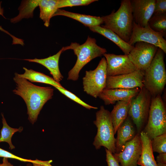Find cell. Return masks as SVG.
<instances>
[{
	"label": "cell",
	"instance_id": "24",
	"mask_svg": "<svg viewBox=\"0 0 166 166\" xmlns=\"http://www.w3.org/2000/svg\"><path fill=\"white\" fill-rule=\"evenodd\" d=\"M38 6V0L22 1L18 8L19 10L18 14L11 19V22L15 23L19 22L23 18H33L34 10Z\"/></svg>",
	"mask_w": 166,
	"mask_h": 166
},
{
	"label": "cell",
	"instance_id": "2",
	"mask_svg": "<svg viewBox=\"0 0 166 166\" xmlns=\"http://www.w3.org/2000/svg\"><path fill=\"white\" fill-rule=\"evenodd\" d=\"M104 25L101 26L110 30L126 42L129 41L133 28V19L131 1L122 0L116 11L102 17Z\"/></svg>",
	"mask_w": 166,
	"mask_h": 166
},
{
	"label": "cell",
	"instance_id": "17",
	"mask_svg": "<svg viewBox=\"0 0 166 166\" xmlns=\"http://www.w3.org/2000/svg\"><path fill=\"white\" fill-rule=\"evenodd\" d=\"M63 47L56 54L43 59H24L30 62L39 64L47 68L52 75L53 79L60 83L63 78L59 69V61L61 53L64 51Z\"/></svg>",
	"mask_w": 166,
	"mask_h": 166
},
{
	"label": "cell",
	"instance_id": "20",
	"mask_svg": "<svg viewBox=\"0 0 166 166\" xmlns=\"http://www.w3.org/2000/svg\"><path fill=\"white\" fill-rule=\"evenodd\" d=\"M132 100L126 101H117L110 113L115 134L119 127L128 116Z\"/></svg>",
	"mask_w": 166,
	"mask_h": 166
},
{
	"label": "cell",
	"instance_id": "3",
	"mask_svg": "<svg viewBox=\"0 0 166 166\" xmlns=\"http://www.w3.org/2000/svg\"><path fill=\"white\" fill-rule=\"evenodd\" d=\"M70 49L73 50L77 57L75 65L68 74L67 80L73 81L77 80L79 72L85 65L92 59L101 57L107 52L105 49L97 45L95 38L89 36L82 44L72 43L70 45L64 47V51Z\"/></svg>",
	"mask_w": 166,
	"mask_h": 166
},
{
	"label": "cell",
	"instance_id": "29",
	"mask_svg": "<svg viewBox=\"0 0 166 166\" xmlns=\"http://www.w3.org/2000/svg\"><path fill=\"white\" fill-rule=\"evenodd\" d=\"M97 0H58V7L87 6Z\"/></svg>",
	"mask_w": 166,
	"mask_h": 166
},
{
	"label": "cell",
	"instance_id": "23",
	"mask_svg": "<svg viewBox=\"0 0 166 166\" xmlns=\"http://www.w3.org/2000/svg\"><path fill=\"white\" fill-rule=\"evenodd\" d=\"M23 69L25 72L23 74H18V76L29 80L30 82H38L50 85L53 86L63 87L59 83L56 81L53 78L41 72L32 69H28L25 67Z\"/></svg>",
	"mask_w": 166,
	"mask_h": 166
},
{
	"label": "cell",
	"instance_id": "13",
	"mask_svg": "<svg viewBox=\"0 0 166 166\" xmlns=\"http://www.w3.org/2000/svg\"><path fill=\"white\" fill-rule=\"evenodd\" d=\"M106 61L107 76H114L128 74L136 70L128 56L105 53Z\"/></svg>",
	"mask_w": 166,
	"mask_h": 166
},
{
	"label": "cell",
	"instance_id": "6",
	"mask_svg": "<svg viewBox=\"0 0 166 166\" xmlns=\"http://www.w3.org/2000/svg\"><path fill=\"white\" fill-rule=\"evenodd\" d=\"M151 140L166 133V111L160 95L152 97L147 122L143 130Z\"/></svg>",
	"mask_w": 166,
	"mask_h": 166
},
{
	"label": "cell",
	"instance_id": "19",
	"mask_svg": "<svg viewBox=\"0 0 166 166\" xmlns=\"http://www.w3.org/2000/svg\"><path fill=\"white\" fill-rule=\"evenodd\" d=\"M89 28L92 31L100 34L113 42L125 55H128L133 47V46L124 41L118 35L110 30L101 26H92Z\"/></svg>",
	"mask_w": 166,
	"mask_h": 166
},
{
	"label": "cell",
	"instance_id": "32",
	"mask_svg": "<svg viewBox=\"0 0 166 166\" xmlns=\"http://www.w3.org/2000/svg\"><path fill=\"white\" fill-rule=\"evenodd\" d=\"M2 2V1L0 2V15H2V17L6 18L4 15L3 9L1 6ZM0 30L8 35H9L12 38L13 40V44H20L22 46L24 45V41L22 39L16 38L14 36L12 35L8 32L3 29L2 26H0Z\"/></svg>",
	"mask_w": 166,
	"mask_h": 166
},
{
	"label": "cell",
	"instance_id": "31",
	"mask_svg": "<svg viewBox=\"0 0 166 166\" xmlns=\"http://www.w3.org/2000/svg\"><path fill=\"white\" fill-rule=\"evenodd\" d=\"M166 14V0H155L153 15Z\"/></svg>",
	"mask_w": 166,
	"mask_h": 166
},
{
	"label": "cell",
	"instance_id": "16",
	"mask_svg": "<svg viewBox=\"0 0 166 166\" xmlns=\"http://www.w3.org/2000/svg\"><path fill=\"white\" fill-rule=\"evenodd\" d=\"M133 123L128 116L118 128L116 138V152L118 153L123 149L125 144L132 140L137 133Z\"/></svg>",
	"mask_w": 166,
	"mask_h": 166
},
{
	"label": "cell",
	"instance_id": "12",
	"mask_svg": "<svg viewBox=\"0 0 166 166\" xmlns=\"http://www.w3.org/2000/svg\"><path fill=\"white\" fill-rule=\"evenodd\" d=\"M142 150L140 135L137 133L132 140L125 144L121 152L113 154L121 166H137Z\"/></svg>",
	"mask_w": 166,
	"mask_h": 166
},
{
	"label": "cell",
	"instance_id": "4",
	"mask_svg": "<svg viewBox=\"0 0 166 166\" xmlns=\"http://www.w3.org/2000/svg\"><path fill=\"white\" fill-rule=\"evenodd\" d=\"M164 53L161 49L158 48L150 65L144 71V87L152 97L161 95L166 83Z\"/></svg>",
	"mask_w": 166,
	"mask_h": 166
},
{
	"label": "cell",
	"instance_id": "15",
	"mask_svg": "<svg viewBox=\"0 0 166 166\" xmlns=\"http://www.w3.org/2000/svg\"><path fill=\"white\" fill-rule=\"evenodd\" d=\"M140 90L138 88L131 89H104L98 97L106 105L113 104L118 101H126L131 100L137 95Z\"/></svg>",
	"mask_w": 166,
	"mask_h": 166
},
{
	"label": "cell",
	"instance_id": "30",
	"mask_svg": "<svg viewBox=\"0 0 166 166\" xmlns=\"http://www.w3.org/2000/svg\"><path fill=\"white\" fill-rule=\"evenodd\" d=\"M54 87L58 90L61 93L85 108L89 109H97V107L92 106L85 102L76 95L66 90L63 87L56 86H54Z\"/></svg>",
	"mask_w": 166,
	"mask_h": 166
},
{
	"label": "cell",
	"instance_id": "7",
	"mask_svg": "<svg viewBox=\"0 0 166 166\" xmlns=\"http://www.w3.org/2000/svg\"><path fill=\"white\" fill-rule=\"evenodd\" d=\"M152 98L150 93L143 87L131 100L128 116L135 125L138 133L143 130L147 122Z\"/></svg>",
	"mask_w": 166,
	"mask_h": 166
},
{
	"label": "cell",
	"instance_id": "26",
	"mask_svg": "<svg viewBox=\"0 0 166 166\" xmlns=\"http://www.w3.org/2000/svg\"><path fill=\"white\" fill-rule=\"evenodd\" d=\"M148 25L155 31L165 37L166 35V14L152 15L149 20Z\"/></svg>",
	"mask_w": 166,
	"mask_h": 166
},
{
	"label": "cell",
	"instance_id": "37",
	"mask_svg": "<svg viewBox=\"0 0 166 166\" xmlns=\"http://www.w3.org/2000/svg\"><path fill=\"white\" fill-rule=\"evenodd\" d=\"M32 165L33 166H43L36 164H33Z\"/></svg>",
	"mask_w": 166,
	"mask_h": 166
},
{
	"label": "cell",
	"instance_id": "8",
	"mask_svg": "<svg viewBox=\"0 0 166 166\" xmlns=\"http://www.w3.org/2000/svg\"><path fill=\"white\" fill-rule=\"evenodd\" d=\"M107 64L105 57L101 58L93 70L86 71L83 78L84 91L97 98L105 88L107 77Z\"/></svg>",
	"mask_w": 166,
	"mask_h": 166
},
{
	"label": "cell",
	"instance_id": "38",
	"mask_svg": "<svg viewBox=\"0 0 166 166\" xmlns=\"http://www.w3.org/2000/svg\"><path fill=\"white\" fill-rule=\"evenodd\" d=\"M19 166H23L20 165ZM26 166H33V165L31 164L30 163H28V164H27V165H26Z\"/></svg>",
	"mask_w": 166,
	"mask_h": 166
},
{
	"label": "cell",
	"instance_id": "25",
	"mask_svg": "<svg viewBox=\"0 0 166 166\" xmlns=\"http://www.w3.org/2000/svg\"><path fill=\"white\" fill-rule=\"evenodd\" d=\"M2 117L3 126L0 131V142H7L9 145V148L12 150L15 148L11 141L12 136L17 132H21L23 130V128L21 127L18 128H14L10 127L7 124L6 119L2 114Z\"/></svg>",
	"mask_w": 166,
	"mask_h": 166
},
{
	"label": "cell",
	"instance_id": "36",
	"mask_svg": "<svg viewBox=\"0 0 166 166\" xmlns=\"http://www.w3.org/2000/svg\"><path fill=\"white\" fill-rule=\"evenodd\" d=\"M157 166H166V164L157 163Z\"/></svg>",
	"mask_w": 166,
	"mask_h": 166
},
{
	"label": "cell",
	"instance_id": "10",
	"mask_svg": "<svg viewBox=\"0 0 166 166\" xmlns=\"http://www.w3.org/2000/svg\"><path fill=\"white\" fill-rule=\"evenodd\" d=\"M137 42L153 45L166 53V41L162 34L152 30L148 25L142 27L133 22L132 33L128 43L133 46Z\"/></svg>",
	"mask_w": 166,
	"mask_h": 166
},
{
	"label": "cell",
	"instance_id": "21",
	"mask_svg": "<svg viewBox=\"0 0 166 166\" xmlns=\"http://www.w3.org/2000/svg\"><path fill=\"white\" fill-rule=\"evenodd\" d=\"M57 15L63 16L72 18L89 27L100 26L103 22L102 17L74 13L60 9H57L53 17Z\"/></svg>",
	"mask_w": 166,
	"mask_h": 166
},
{
	"label": "cell",
	"instance_id": "9",
	"mask_svg": "<svg viewBox=\"0 0 166 166\" xmlns=\"http://www.w3.org/2000/svg\"><path fill=\"white\" fill-rule=\"evenodd\" d=\"M128 55L136 70L144 71L150 65L158 49L146 42H137Z\"/></svg>",
	"mask_w": 166,
	"mask_h": 166
},
{
	"label": "cell",
	"instance_id": "18",
	"mask_svg": "<svg viewBox=\"0 0 166 166\" xmlns=\"http://www.w3.org/2000/svg\"><path fill=\"white\" fill-rule=\"evenodd\" d=\"M142 146L141 155L137 165L141 166H157L151 146V139L144 132L140 133Z\"/></svg>",
	"mask_w": 166,
	"mask_h": 166
},
{
	"label": "cell",
	"instance_id": "28",
	"mask_svg": "<svg viewBox=\"0 0 166 166\" xmlns=\"http://www.w3.org/2000/svg\"><path fill=\"white\" fill-rule=\"evenodd\" d=\"M151 146L153 152L166 153V133L153 138Z\"/></svg>",
	"mask_w": 166,
	"mask_h": 166
},
{
	"label": "cell",
	"instance_id": "34",
	"mask_svg": "<svg viewBox=\"0 0 166 166\" xmlns=\"http://www.w3.org/2000/svg\"><path fill=\"white\" fill-rule=\"evenodd\" d=\"M157 163L166 164V153H159L156 157Z\"/></svg>",
	"mask_w": 166,
	"mask_h": 166
},
{
	"label": "cell",
	"instance_id": "35",
	"mask_svg": "<svg viewBox=\"0 0 166 166\" xmlns=\"http://www.w3.org/2000/svg\"><path fill=\"white\" fill-rule=\"evenodd\" d=\"M0 166H14L13 164L9 162L8 158H3L2 162L0 164Z\"/></svg>",
	"mask_w": 166,
	"mask_h": 166
},
{
	"label": "cell",
	"instance_id": "5",
	"mask_svg": "<svg viewBox=\"0 0 166 166\" xmlns=\"http://www.w3.org/2000/svg\"><path fill=\"white\" fill-rule=\"evenodd\" d=\"M97 128V134L93 143L97 149L105 147L113 154L116 152V138L110 112L103 106L96 113L93 122Z\"/></svg>",
	"mask_w": 166,
	"mask_h": 166
},
{
	"label": "cell",
	"instance_id": "14",
	"mask_svg": "<svg viewBox=\"0 0 166 166\" xmlns=\"http://www.w3.org/2000/svg\"><path fill=\"white\" fill-rule=\"evenodd\" d=\"M133 22L144 27L153 15L155 0H131Z\"/></svg>",
	"mask_w": 166,
	"mask_h": 166
},
{
	"label": "cell",
	"instance_id": "33",
	"mask_svg": "<svg viewBox=\"0 0 166 166\" xmlns=\"http://www.w3.org/2000/svg\"><path fill=\"white\" fill-rule=\"evenodd\" d=\"M105 150L106 152V161L108 166H120L113 154L106 148H105Z\"/></svg>",
	"mask_w": 166,
	"mask_h": 166
},
{
	"label": "cell",
	"instance_id": "1",
	"mask_svg": "<svg viewBox=\"0 0 166 166\" xmlns=\"http://www.w3.org/2000/svg\"><path fill=\"white\" fill-rule=\"evenodd\" d=\"M17 73H15L13 78L17 86L13 92L22 97L25 102L28 119L33 124L37 121L45 104L52 98L54 89L50 87L35 85L24 78L19 77Z\"/></svg>",
	"mask_w": 166,
	"mask_h": 166
},
{
	"label": "cell",
	"instance_id": "11",
	"mask_svg": "<svg viewBox=\"0 0 166 166\" xmlns=\"http://www.w3.org/2000/svg\"><path fill=\"white\" fill-rule=\"evenodd\" d=\"M144 71L136 70L132 73L114 76H107L105 89H131L144 87Z\"/></svg>",
	"mask_w": 166,
	"mask_h": 166
},
{
	"label": "cell",
	"instance_id": "22",
	"mask_svg": "<svg viewBox=\"0 0 166 166\" xmlns=\"http://www.w3.org/2000/svg\"><path fill=\"white\" fill-rule=\"evenodd\" d=\"M40 13L39 17L44 22L46 27H48L51 18L57 11L58 0H38Z\"/></svg>",
	"mask_w": 166,
	"mask_h": 166
},
{
	"label": "cell",
	"instance_id": "27",
	"mask_svg": "<svg viewBox=\"0 0 166 166\" xmlns=\"http://www.w3.org/2000/svg\"><path fill=\"white\" fill-rule=\"evenodd\" d=\"M0 157L15 159L24 162H28L33 164H36L43 166H52L51 160L48 161H42L37 159L32 160L21 158L0 148Z\"/></svg>",
	"mask_w": 166,
	"mask_h": 166
}]
</instances>
